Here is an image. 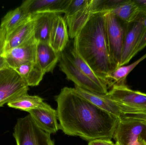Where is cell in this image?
I'll list each match as a JSON object with an SVG mask.
<instances>
[{"label":"cell","instance_id":"27","mask_svg":"<svg viewBox=\"0 0 146 145\" xmlns=\"http://www.w3.org/2000/svg\"><path fill=\"white\" fill-rule=\"evenodd\" d=\"M146 46V16L144 17L143 20V29L141 37L138 46L134 53V56H135L140 51L142 50Z\"/></svg>","mask_w":146,"mask_h":145},{"label":"cell","instance_id":"29","mask_svg":"<svg viewBox=\"0 0 146 145\" xmlns=\"http://www.w3.org/2000/svg\"><path fill=\"white\" fill-rule=\"evenodd\" d=\"M142 15L146 16V0H134Z\"/></svg>","mask_w":146,"mask_h":145},{"label":"cell","instance_id":"24","mask_svg":"<svg viewBox=\"0 0 146 145\" xmlns=\"http://www.w3.org/2000/svg\"><path fill=\"white\" fill-rule=\"evenodd\" d=\"M68 54L73 63L83 74L94 82L99 87L108 91L109 89L106 83L97 76L92 68L81 58L73 48L70 49Z\"/></svg>","mask_w":146,"mask_h":145},{"label":"cell","instance_id":"8","mask_svg":"<svg viewBox=\"0 0 146 145\" xmlns=\"http://www.w3.org/2000/svg\"><path fill=\"white\" fill-rule=\"evenodd\" d=\"M113 138L121 145H132L139 140L146 141V123L120 119Z\"/></svg>","mask_w":146,"mask_h":145},{"label":"cell","instance_id":"23","mask_svg":"<svg viewBox=\"0 0 146 145\" xmlns=\"http://www.w3.org/2000/svg\"><path fill=\"white\" fill-rule=\"evenodd\" d=\"M110 12L119 19L128 24L136 21L141 14L134 0H126L123 3Z\"/></svg>","mask_w":146,"mask_h":145},{"label":"cell","instance_id":"17","mask_svg":"<svg viewBox=\"0 0 146 145\" xmlns=\"http://www.w3.org/2000/svg\"><path fill=\"white\" fill-rule=\"evenodd\" d=\"M95 13L92 0H89L88 4L85 7L66 18L65 20L68 28L69 37L74 39L90 18Z\"/></svg>","mask_w":146,"mask_h":145},{"label":"cell","instance_id":"4","mask_svg":"<svg viewBox=\"0 0 146 145\" xmlns=\"http://www.w3.org/2000/svg\"><path fill=\"white\" fill-rule=\"evenodd\" d=\"M118 103L122 114H146V93L134 91L125 86H115L106 94Z\"/></svg>","mask_w":146,"mask_h":145},{"label":"cell","instance_id":"5","mask_svg":"<svg viewBox=\"0 0 146 145\" xmlns=\"http://www.w3.org/2000/svg\"><path fill=\"white\" fill-rule=\"evenodd\" d=\"M106 32L111 59L116 67L120 66L123 40L129 24L110 12L105 14Z\"/></svg>","mask_w":146,"mask_h":145},{"label":"cell","instance_id":"19","mask_svg":"<svg viewBox=\"0 0 146 145\" xmlns=\"http://www.w3.org/2000/svg\"><path fill=\"white\" fill-rule=\"evenodd\" d=\"M32 19V16L27 14L20 6L5 14L2 18L0 28L5 30L7 36L18 27Z\"/></svg>","mask_w":146,"mask_h":145},{"label":"cell","instance_id":"18","mask_svg":"<svg viewBox=\"0 0 146 145\" xmlns=\"http://www.w3.org/2000/svg\"><path fill=\"white\" fill-rule=\"evenodd\" d=\"M33 36L34 24L32 18L6 36L3 53L23 44Z\"/></svg>","mask_w":146,"mask_h":145},{"label":"cell","instance_id":"21","mask_svg":"<svg viewBox=\"0 0 146 145\" xmlns=\"http://www.w3.org/2000/svg\"><path fill=\"white\" fill-rule=\"evenodd\" d=\"M14 70L29 87L38 86L45 74L36 62H28L22 64Z\"/></svg>","mask_w":146,"mask_h":145},{"label":"cell","instance_id":"28","mask_svg":"<svg viewBox=\"0 0 146 145\" xmlns=\"http://www.w3.org/2000/svg\"><path fill=\"white\" fill-rule=\"evenodd\" d=\"M88 145H115L111 140L98 139L90 141Z\"/></svg>","mask_w":146,"mask_h":145},{"label":"cell","instance_id":"7","mask_svg":"<svg viewBox=\"0 0 146 145\" xmlns=\"http://www.w3.org/2000/svg\"><path fill=\"white\" fill-rule=\"evenodd\" d=\"M59 62L61 70L65 74L68 80L74 83L75 87L92 93L104 94L108 93V91L99 87L77 68L68 53L64 51L61 53Z\"/></svg>","mask_w":146,"mask_h":145},{"label":"cell","instance_id":"15","mask_svg":"<svg viewBox=\"0 0 146 145\" xmlns=\"http://www.w3.org/2000/svg\"><path fill=\"white\" fill-rule=\"evenodd\" d=\"M28 112L37 126L46 133L55 134L60 129L57 111L53 108L34 109Z\"/></svg>","mask_w":146,"mask_h":145},{"label":"cell","instance_id":"25","mask_svg":"<svg viewBox=\"0 0 146 145\" xmlns=\"http://www.w3.org/2000/svg\"><path fill=\"white\" fill-rule=\"evenodd\" d=\"M89 1V0H71L64 12V18L66 19L85 7L88 4Z\"/></svg>","mask_w":146,"mask_h":145},{"label":"cell","instance_id":"11","mask_svg":"<svg viewBox=\"0 0 146 145\" xmlns=\"http://www.w3.org/2000/svg\"><path fill=\"white\" fill-rule=\"evenodd\" d=\"M71 0H26L21 5L26 13L32 16L39 13H64Z\"/></svg>","mask_w":146,"mask_h":145},{"label":"cell","instance_id":"14","mask_svg":"<svg viewBox=\"0 0 146 145\" xmlns=\"http://www.w3.org/2000/svg\"><path fill=\"white\" fill-rule=\"evenodd\" d=\"M60 55L61 53L55 51L49 43L38 42L36 63L45 74L53 72Z\"/></svg>","mask_w":146,"mask_h":145},{"label":"cell","instance_id":"30","mask_svg":"<svg viewBox=\"0 0 146 145\" xmlns=\"http://www.w3.org/2000/svg\"><path fill=\"white\" fill-rule=\"evenodd\" d=\"M115 145H121L120 144H118V143H116L115 144Z\"/></svg>","mask_w":146,"mask_h":145},{"label":"cell","instance_id":"16","mask_svg":"<svg viewBox=\"0 0 146 145\" xmlns=\"http://www.w3.org/2000/svg\"><path fill=\"white\" fill-rule=\"evenodd\" d=\"M66 21L60 14L55 19L50 36L49 44L57 52L64 51L69 41Z\"/></svg>","mask_w":146,"mask_h":145},{"label":"cell","instance_id":"22","mask_svg":"<svg viewBox=\"0 0 146 145\" xmlns=\"http://www.w3.org/2000/svg\"><path fill=\"white\" fill-rule=\"evenodd\" d=\"M146 58V53L138 60L128 65L117 67L111 71L106 77V82L108 89L115 86H125L127 76L135 67Z\"/></svg>","mask_w":146,"mask_h":145},{"label":"cell","instance_id":"26","mask_svg":"<svg viewBox=\"0 0 146 145\" xmlns=\"http://www.w3.org/2000/svg\"><path fill=\"white\" fill-rule=\"evenodd\" d=\"M6 34L5 30L0 28V71L9 68L5 58L2 56L4 52V44L6 40Z\"/></svg>","mask_w":146,"mask_h":145},{"label":"cell","instance_id":"3","mask_svg":"<svg viewBox=\"0 0 146 145\" xmlns=\"http://www.w3.org/2000/svg\"><path fill=\"white\" fill-rule=\"evenodd\" d=\"M13 135L17 145H54L50 135L39 128L30 114L17 120Z\"/></svg>","mask_w":146,"mask_h":145},{"label":"cell","instance_id":"2","mask_svg":"<svg viewBox=\"0 0 146 145\" xmlns=\"http://www.w3.org/2000/svg\"><path fill=\"white\" fill-rule=\"evenodd\" d=\"M106 12L94 14L74 38L73 49L102 81L115 69L106 32Z\"/></svg>","mask_w":146,"mask_h":145},{"label":"cell","instance_id":"12","mask_svg":"<svg viewBox=\"0 0 146 145\" xmlns=\"http://www.w3.org/2000/svg\"><path fill=\"white\" fill-rule=\"evenodd\" d=\"M74 89L76 93L101 110L115 116L119 119L122 115L120 105L108 97L107 94L92 93L77 87Z\"/></svg>","mask_w":146,"mask_h":145},{"label":"cell","instance_id":"1","mask_svg":"<svg viewBox=\"0 0 146 145\" xmlns=\"http://www.w3.org/2000/svg\"><path fill=\"white\" fill-rule=\"evenodd\" d=\"M60 129L66 135L86 141L111 140L120 119L65 87L56 96Z\"/></svg>","mask_w":146,"mask_h":145},{"label":"cell","instance_id":"10","mask_svg":"<svg viewBox=\"0 0 146 145\" xmlns=\"http://www.w3.org/2000/svg\"><path fill=\"white\" fill-rule=\"evenodd\" d=\"M144 15L142 14L137 20L129 24L123 40L120 66L127 65L134 56L143 29Z\"/></svg>","mask_w":146,"mask_h":145},{"label":"cell","instance_id":"9","mask_svg":"<svg viewBox=\"0 0 146 145\" xmlns=\"http://www.w3.org/2000/svg\"><path fill=\"white\" fill-rule=\"evenodd\" d=\"M37 43L34 36L23 44L3 53L2 56L8 67L14 70L22 64L36 62Z\"/></svg>","mask_w":146,"mask_h":145},{"label":"cell","instance_id":"20","mask_svg":"<svg viewBox=\"0 0 146 145\" xmlns=\"http://www.w3.org/2000/svg\"><path fill=\"white\" fill-rule=\"evenodd\" d=\"M10 108L27 112L34 109H44L50 110L52 107L44 102L43 99L36 95L32 96L25 94L7 104Z\"/></svg>","mask_w":146,"mask_h":145},{"label":"cell","instance_id":"6","mask_svg":"<svg viewBox=\"0 0 146 145\" xmlns=\"http://www.w3.org/2000/svg\"><path fill=\"white\" fill-rule=\"evenodd\" d=\"M29 90V86L14 70L7 68L0 71V107Z\"/></svg>","mask_w":146,"mask_h":145},{"label":"cell","instance_id":"13","mask_svg":"<svg viewBox=\"0 0 146 145\" xmlns=\"http://www.w3.org/2000/svg\"><path fill=\"white\" fill-rule=\"evenodd\" d=\"M60 14L52 12L39 13L32 15L34 36L37 42L49 43L50 36L56 17Z\"/></svg>","mask_w":146,"mask_h":145},{"label":"cell","instance_id":"31","mask_svg":"<svg viewBox=\"0 0 146 145\" xmlns=\"http://www.w3.org/2000/svg\"></svg>","mask_w":146,"mask_h":145}]
</instances>
